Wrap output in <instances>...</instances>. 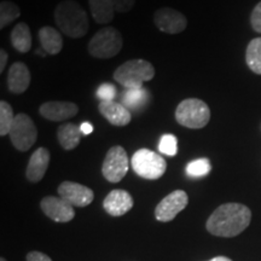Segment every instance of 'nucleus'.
<instances>
[{
    "label": "nucleus",
    "instance_id": "f257e3e1",
    "mask_svg": "<svg viewBox=\"0 0 261 261\" xmlns=\"http://www.w3.org/2000/svg\"><path fill=\"white\" fill-rule=\"evenodd\" d=\"M252 212L241 203H225L215 210L207 220V230L218 237H234L249 226Z\"/></svg>",
    "mask_w": 261,
    "mask_h": 261
},
{
    "label": "nucleus",
    "instance_id": "f03ea898",
    "mask_svg": "<svg viewBox=\"0 0 261 261\" xmlns=\"http://www.w3.org/2000/svg\"><path fill=\"white\" fill-rule=\"evenodd\" d=\"M54 16L60 31L69 38H83L89 32V16L83 6L74 0H64L60 3L55 9Z\"/></svg>",
    "mask_w": 261,
    "mask_h": 261
},
{
    "label": "nucleus",
    "instance_id": "7ed1b4c3",
    "mask_svg": "<svg viewBox=\"0 0 261 261\" xmlns=\"http://www.w3.org/2000/svg\"><path fill=\"white\" fill-rule=\"evenodd\" d=\"M154 76V65L145 60L127 61L114 71V80L126 89H142L143 84Z\"/></svg>",
    "mask_w": 261,
    "mask_h": 261
},
{
    "label": "nucleus",
    "instance_id": "20e7f679",
    "mask_svg": "<svg viewBox=\"0 0 261 261\" xmlns=\"http://www.w3.org/2000/svg\"><path fill=\"white\" fill-rule=\"evenodd\" d=\"M175 120L179 125L187 128H203L211 120V109L203 100L188 98L178 104L175 109Z\"/></svg>",
    "mask_w": 261,
    "mask_h": 261
},
{
    "label": "nucleus",
    "instance_id": "39448f33",
    "mask_svg": "<svg viewBox=\"0 0 261 261\" xmlns=\"http://www.w3.org/2000/svg\"><path fill=\"white\" fill-rule=\"evenodd\" d=\"M122 46L121 33L114 27H104L93 35L87 45V50L94 58L109 60L119 55Z\"/></svg>",
    "mask_w": 261,
    "mask_h": 261
},
{
    "label": "nucleus",
    "instance_id": "423d86ee",
    "mask_svg": "<svg viewBox=\"0 0 261 261\" xmlns=\"http://www.w3.org/2000/svg\"><path fill=\"white\" fill-rule=\"evenodd\" d=\"M130 165L136 174L148 180L160 179L167 169L166 160L158 152L149 149L137 150L130 159Z\"/></svg>",
    "mask_w": 261,
    "mask_h": 261
},
{
    "label": "nucleus",
    "instance_id": "0eeeda50",
    "mask_svg": "<svg viewBox=\"0 0 261 261\" xmlns=\"http://www.w3.org/2000/svg\"><path fill=\"white\" fill-rule=\"evenodd\" d=\"M9 136L12 145L18 151L25 152L37 142L38 129L31 116L21 113L16 115L15 122L11 127Z\"/></svg>",
    "mask_w": 261,
    "mask_h": 261
},
{
    "label": "nucleus",
    "instance_id": "6e6552de",
    "mask_svg": "<svg viewBox=\"0 0 261 261\" xmlns=\"http://www.w3.org/2000/svg\"><path fill=\"white\" fill-rule=\"evenodd\" d=\"M129 160L126 150L120 145H115L108 150L102 166L103 177L110 182L121 181L128 172Z\"/></svg>",
    "mask_w": 261,
    "mask_h": 261
},
{
    "label": "nucleus",
    "instance_id": "1a4fd4ad",
    "mask_svg": "<svg viewBox=\"0 0 261 261\" xmlns=\"http://www.w3.org/2000/svg\"><path fill=\"white\" fill-rule=\"evenodd\" d=\"M189 203L188 194L184 190H175L166 196L155 208V217L159 221H172Z\"/></svg>",
    "mask_w": 261,
    "mask_h": 261
},
{
    "label": "nucleus",
    "instance_id": "9d476101",
    "mask_svg": "<svg viewBox=\"0 0 261 261\" xmlns=\"http://www.w3.org/2000/svg\"><path fill=\"white\" fill-rule=\"evenodd\" d=\"M154 23L159 31L166 34L174 35L187 29L188 18L181 12L166 6V8L156 10L154 14Z\"/></svg>",
    "mask_w": 261,
    "mask_h": 261
},
{
    "label": "nucleus",
    "instance_id": "9b49d317",
    "mask_svg": "<svg viewBox=\"0 0 261 261\" xmlns=\"http://www.w3.org/2000/svg\"><path fill=\"white\" fill-rule=\"evenodd\" d=\"M58 195L73 207H86L93 201L94 194L90 188L74 181H63L58 187Z\"/></svg>",
    "mask_w": 261,
    "mask_h": 261
},
{
    "label": "nucleus",
    "instance_id": "f8f14e48",
    "mask_svg": "<svg viewBox=\"0 0 261 261\" xmlns=\"http://www.w3.org/2000/svg\"><path fill=\"white\" fill-rule=\"evenodd\" d=\"M40 207L44 214L56 223H69L75 217L73 205L61 197L46 196L41 200Z\"/></svg>",
    "mask_w": 261,
    "mask_h": 261
},
{
    "label": "nucleus",
    "instance_id": "ddd939ff",
    "mask_svg": "<svg viewBox=\"0 0 261 261\" xmlns=\"http://www.w3.org/2000/svg\"><path fill=\"white\" fill-rule=\"evenodd\" d=\"M39 113L48 121L62 122L73 119L79 113V107L73 102L51 100V102L41 104L40 108H39Z\"/></svg>",
    "mask_w": 261,
    "mask_h": 261
},
{
    "label": "nucleus",
    "instance_id": "4468645a",
    "mask_svg": "<svg viewBox=\"0 0 261 261\" xmlns=\"http://www.w3.org/2000/svg\"><path fill=\"white\" fill-rule=\"evenodd\" d=\"M103 207L112 217H121L129 212L133 207V198L129 192L121 189L110 191L104 198Z\"/></svg>",
    "mask_w": 261,
    "mask_h": 261
},
{
    "label": "nucleus",
    "instance_id": "2eb2a0df",
    "mask_svg": "<svg viewBox=\"0 0 261 261\" xmlns=\"http://www.w3.org/2000/svg\"><path fill=\"white\" fill-rule=\"evenodd\" d=\"M50 151L46 148H38L29 159L25 177L31 182H38L45 177L50 163Z\"/></svg>",
    "mask_w": 261,
    "mask_h": 261
},
{
    "label": "nucleus",
    "instance_id": "dca6fc26",
    "mask_svg": "<svg viewBox=\"0 0 261 261\" xmlns=\"http://www.w3.org/2000/svg\"><path fill=\"white\" fill-rule=\"evenodd\" d=\"M32 75L28 67L22 62H16L8 71V89L11 93L21 94L28 90Z\"/></svg>",
    "mask_w": 261,
    "mask_h": 261
},
{
    "label": "nucleus",
    "instance_id": "f3484780",
    "mask_svg": "<svg viewBox=\"0 0 261 261\" xmlns=\"http://www.w3.org/2000/svg\"><path fill=\"white\" fill-rule=\"evenodd\" d=\"M98 110L106 117L107 121L113 126L123 127L127 126L132 120V114L122 103H116L114 100L110 102H100Z\"/></svg>",
    "mask_w": 261,
    "mask_h": 261
},
{
    "label": "nucleus",
    "instance_id": "a211bd4d",
    "mask_svg": "<svg viewBox=\"0 0 261 261\" xmlns=\"http://www.w3.org/2000/svg\"><path fill=\"white\" fill-rule=\"evenodd\" d=\"M81 132L80 126L74 123H63L57 128V139L60 145L67 151H70L80 144Z\"/></svg>",
    "mask_w": 261,
    "mask_h": 261
},
{
    "label": "nucleus",
    "instance_id": "6ab92c4d",
    "mask_svg": "<svg viewBox=\"0 0 261 261\" xmlns=\"http://www.w3.org/2000/svg\"><path fill=\"white\" fill-rule=\"evenodd\" d=\"M39 40L41 47L48 55H58L63 48V38L61 33L54 27H42L39 31Z\"/></svg>",
    "mask_w": 261,
    "mask_h": 261
},
{
    "label": "nucleus",
    "instance_id": "aec40b11",
    "mask_svg": "<svg viewBox=\"0 0 261 261\" xmlns=\"http://www.w3.org/2000/svg\"><path fill=\"white\" fill-rule=\"evenodd\" d=\"M91 14L98 24H108L114 19L115 8L112 0H89Z\"/></svg>",
    "mask_w": 261,
    "mask_h": 261
},
{
    "label": "nucleus",
    "instance_id": "412c9836",
    "mask_svg": "<svg viewBox=\"0 0 261 261\" xmlns=\"http://www.w3.org/2000/svg\"><path fill=\"white\" fill-rule=\"evenodd\" d=\"M11 44L21 54H27L32 48V33L27 23L16 24L11 32Z\"/></svg>",
    "mask_w": 261,
    "mask_h": 261
},
{
    "label": "nucleus",
    "instance_id": "4be33fe9",
    "mask_svg": "<svg viewBox=\"0 0 261 261\" xmlns=\"http://www.w3.org/2000/svg\"><path fill=\"white\" fill-rule=\"evenodd\" d=\"M149 100V92L144 87L142 89H127L123 92L122 104L127 109L138 112L143 107L146 106Z\"/></svg>",
    "mask_w": 261,
    "mask_h": 261
},
{
    "label": "nucleus",
    "instance_id": "5701e85b",
    "mask_svg": "<svg viewBox=\"0 0 261 261\" xmlns=\"http://www.w3.org/2000/svg\"><path fill=\"white\" fill-rule=\"evenodd\" d=\"M246 62L253 73L261 75V38H255L249 42L246 52Z\"/></svg>",
    "mask_w": 261,
    "mask_h": 261
},
{
    "label": "nucleus",
    "instance_id": "b1692460",
    "mask_svg": "<svg viewBox=\"0 0 261 261\" xmlns=\"http://www.w3.org/2000/svg\"><path fill=\"white\" fill-rule=\"evenodd\" d=\"M21 16V10L15 3L4 0L0 4V29L8 27L10 23Z\"/></svg>",
    "mask_w": 261,
    "mask_h": 261
},
{
    "label": "nucleus",
    "instance_id": "393cba45",
    "mask_svg": "<svg viewBox=\"0 0 261 261\" xmlns=\"http://www.w3.org/2000/svg\"><path fill=\"white\" fill-rule=\"evenodd\" d=\"M15 117L16 115L11 106L5 100H2L0 102V136L5 137L9 135L15 122Z\"/></svg>",
    "mask_w": 261,
    "mask_h": 261
},
{
    "label": "nucleus",
    "instance_id": "a878e982",
    "mask_svg": "<svg viewBox=\"0 0 261 261\" xmlns=\"http://www.w3.org/2000/svg\"><path fill=\"white\" fill-rule=\"evenodd\" d=\"M212 169L211 162L208 159H197L191 161L187 166V174L191 178H202L210 174Z\"/></svg>",
    "mask_w": 261,
    "mask_h": 261
},
{
    "label": "nucleus",
    "instance_id": "bb28decb",
    "mask_svg": "<svg viewBox=\"0 0 261 261\" xmlns=\"http://www.w3.org/2000/svg\"><path fill=\"white\" fill-rule=\"evenodd\" d=\"M159 150L163 155L175 156L178 152V139L174 135L166 133L160 138Z\"/></svg>",
    "mask_w": 261,
    "mask_h": 261
},
{
    "label": "nucleus",
    "instance_id": "cd10ccee",
    "mask_svg": "<svg viewBox=\"0 0 261 261\" xmlns=\"http://www.w3.org/2000/svg\"><path fill=\"white\" fill-rule=\"evenodd\" d=\"M115 96H116V89L114 85L104 83L98 87L97 97L99 98L100 102H110V100H114Z\"/></svg>",
    "mask_w": 261,
    "mask_h": 261
},
{
    "label": "nucleus",
    "instance_id": "c85d7f7f",
    "mask_svg": "<svg viewBox=\"0 0 261 261\" xmlns=\"http://www.w3.org/2000/svg\"><path fill=\"white\" fill-rule=\"evenodd\" d=\"M112 3L116 12L125 14V12H128L133 9L136 0H112Z\"/></svg>",
    "mask_w": 261,
    "mask_h": 261
},
{
    "label": "nucleus",
    "instance_id": "c756f323",
    "mask_svg": "<svg viewBox=\"0 0 261 261\" xmlns=\"http://www.w3.org/2000/svg\"><path fill=\"white\" fill-rule=\"evenodd\" d=\"M250 24L257 33H261V2L257 4L250 15Z\"/></svg>",
    "mask_w": 261,
    "mask_h": 261
},
{
    "label": "nucleus",
    "instance_id": "7c9ffc66",
    "mask_svg": "<svg viewBox=\"0 0 261 261\" xmlns=\"http://www.w3.org/2000/svg\"><path fill=\"white\" fill-rule=\"evenodd\" d=\"M27 261H52L46 254L40 252H31L27 255Z\"/></svg>",
    "mask_w": 261,
    "mask_h": 261
},
{
    "label": "nucleus",
    "instance_id": "2f4dec72",
    "mask_svg": "<svg viewBox=\"0 0 261 261\" xmlns=\"http://www.w3.org/2000/svg\"><path fill=\"white\" fill-rule=\"evenodd\" d=\"M8 52L4 48H2L0 50V73H3L5 70L6 63H8Z\"/></svg>",
    "mask_w": 261,
    "mask_h": 261
},
{
    "label": "nucleus",
    "instance_id": "473e14b6",
    "mask_svg": "<svg viewBox=\"0 0 261 261\" xmlns=\"http://www.w3.org/2000/svg\"><path fill=\"white\" fill-rule=\"evenodd\" d=\"M80 128H81V132H83L84 136H89L93 132V126L91 125L90 122H83L80 125Z\"/></svg>",
    "mask_w": 261,
    "mask_h": 261
},
{
    "label": "nucleus",
    "instance_id": "72a5a7b5",
    "mask_svg": "<svg viewBox=\"0 0 261 261\" xmlns=\"http://www.w3.org/2000/svg\"><path fill=\"white\" fill-rule=\"evenodd\" d=\"M208 261H232V260L228 259V257H226V256H217V257H213V259H211Z\"/></svg>",
    "mask_w": 261,
    "mask_h": 261
},
{
    "label": "nucleus",
    "instance_id": "f704fd0d",
    "mask_svg": "<svg viewBox=\"0 0 261 261\" xmlns=\"http://www.w3.org/2000/svg\"><path fill=\"white\" fill-rule=\"evenodd\" d=\"M0 261H6V260L4 259V257H2V259H0Z\"/></svg>",
    "mask_w": 261,
    "mask_h": 261
}]
</instances>
